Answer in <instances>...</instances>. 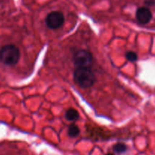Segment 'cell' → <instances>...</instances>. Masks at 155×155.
<instances>
[{
    "label": "cell",
    "instance_id": "obj_5",
    "mask_svg": "<svg viewBox=\"0 0 155 155\" xmlns=\"http://www.w3.org/2000/svg\"><path fill=\"white\" fill-rule=\"evenodd\" d=\"M136 19L139 25H146L152 19V12L146 6L139 8L136 12Z\"/></svg>",
    "mask_w": 155,
    "mask_h": 155
},
{
    "label": "cell",
    "instance_id": "obj_3",
    "mask_svg": "<svg viewBox=\"0 0 155 155\" xmlns=\"http://www.w3.org/2000/svg\"><path fill=\"white\" fill-rule=\"evenodd\" d=\"M73 62L76 68H91L93 62V55L86 49H80L73 55Z\"/></svg>",
    "mask_w": 155,
    "mask_h": 155
},
{
    "label": "cell",
    "instance_id": "obj_7",
    "mask_svg": "<svg viewBox=\"0 0 155 155\" xmlns=\"http://www.w3.org/2000/svg\"><path fill=\"white\" fill-rule=\"evenodd\" d=\"M80 128L76 124H73L70 125L68 130V135L71 138H76L80 135Z\"/></svg>",
    "mask_w": 155,
    "mask_h": 155
},
{
    "label": "cell",
    "instance_id": "obj_2",
    "mask_svg": "<svg viewBox=\"0 0 155 155\" xmlns=\"http://www.w3.org/2000/svg\"><path fill=\"white\" fill-rule=\"evenodd\" d=\"M21 58L19 48L14 44L3 45L0 48V62L6 66H15Z\"/></svg>",
    "mask_w": 155,
    "mask_h": 155
},
{
    "label": "cell",
    "instance_id": "obj_4",
    "mask_svg": "<svg viewBox=\"0 0 155 155\" xmlns=\"http://www.w3.org/2000/svg\"><path fill=\"white\" fill-rule=\"evenodd\" d=\"M64 15L60 11H54L50 12L45 18V24L51 30L61 28L64 24Z\"/></svg>",
    "mask_w": 155,
    "mask_h": 155
},
{
    "label": "cell",
    "instance_id": "obj_6",
    "mask_svg": "<svg viewBox=\"0 0 155 155\" xmlns=\"http://www.w3.org/2000/svg\"><path fill=\"white\" fill-rule=\"evenodd\" d=\"M65 117L68 121H77L80 117V114L76 109L70 107L65 112Z\"/></svg>",
    "mask_w": 155,
    "mask_h": 155
},
{
    "label": "cell",
    "instance_id": "obj_8",
    "mask_svg": "<svg viewBox=\"0 0 155 155\" xmlns=\"http://www.w3.org/2000/svg\"><path fill=\"white\" fill-rule=\"evenodd\" d=\"M113 150L117 154H123L127 150V146L123 142H118L113 146Z\"/></svg>",
    "mask_w": 155,
    "mask_h": 155
},
{
    "label": "cell",
    "instance_id": "obj_1",
    "mask_svg": "<svg viewBox=\"0 0 155 155\" xmlns=\"http://www.w3.org/2000/svg\"><path fill=\"white\" fill-rule=\"evenodd\" d=\"M73 78L77 86L82 89L91 88L96 82V77L90 68H76Z\"/></svg>",
    "mask_w": 155,
    "mask_h": 155
},
{
    "label": "cell",
    "instance_id": "obj_11",
    "mask_svg": "<svg viewBox=\"0 0 155 155\" xmlns=\"http://www.w3.org/2000/svg\"><path fill=\"white\" fill-rule=\"evenodd\" d=\"M105 155H114V154H111V153H108V154H105Z\"/></svg>",
    "mask_w": 155,
    "mask_h": 155
},
{
    "label": "cell",
    "instance_id": "obj_9",
    "mask_svg": "<svg viewBox=\"0 0 155 155\" xmlns=\"http://www.w3.org/2000/svg\"><path fill=\"white\" fill-rule=\"evenodd\" d=\"M125 57L127 59V61H129L130 62H135L136 61H138L137 53L133 51H127L125 54Z\"/></svg>",
    "mask_w": 155,
    "mask_h": 155
},
{
    "label": "cell",
    "instance_id": "obj_10",
    "mask_svg": "<svg viewBox=\"0 0 155 155\" xmlns=\"http://www.w3.org/2000/svg\"><path fill=\"white\" fill-rule=\"evenodd\" d=\"M144 4L146 7H151L155 5V0H144Z\"/></svg>",
    "mask_w": 155,
    "mask_h": 155
}]
</instances>
